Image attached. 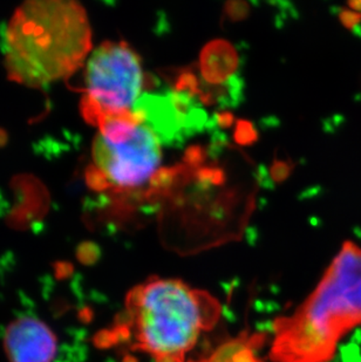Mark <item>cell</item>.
Listing matches in <instances>:
<instances>
[{
    "label": "cell",
    "mask_w": 361,
    "mask_h": 362,
    "mask_svg": "<svg viewBox=\"0 0 361 362\" xmlns=\"http://www.w3.org/2000/svg\"><path fill=\"white\" fill-rule=\"evenodd\" d=\"M219 315V301L207 291L178 279L153 277L128 292L126 311L110 331L115 345L130 341L132 349L154 362H185Z\"/></svg>",
    "instance_id": "1"
},
{
    "label": "cell",
    "mask_w": 361,
    "mask_h": 362,
    "mask_svg": "<svg viewBox=\"0 0 361 362\" xmlns=\"http://www.w3.org/2000/svg\"><path fill=\"white\" fill-rule=\"evenodd\" d=\"M361 326V247L345 243L314 292L276 319L270 359L327 362L348 332Z\"/></svg>",
    "instance_id": "2"
},
{
    "label": "cell",
    "mask_w": 361,
    "mask_h": 362,
    "mask_svg": "<svg viewBox=\"0 0 361 362\" xmlns=\"http://www.w3.org/2000/svg\"><path fill=\"white\" fill-rule=\"evenodd\" d=\"M91 49L86 12L74 1H31L16 11L5 33L11 79L41 87L71 76Z\"/></svg>",
    "instance_id": "3"
},
{
    "label": "cell",
    "mask_w": 361,
    "mask_h": 362,
    "mask_svg": "<svg viewBox=\"0 0 361 362\" xmlns=\"http://www.w3.org/2000/svg\"><path fill=\"white\" fill-rule=\"evenodd\" d=\"M93 161L100 190L125 194L144 188L160 168L161 141L137 110L107 117L98 123Z\"/></svg>",
    "instance_id": "4"
},
{
    "label": "cell",
    "mask_w": 361,
    "mask_h": 362,
    "mask_svg": "<svg viewBox=\"0 0 361 362\" xmlns=\"http://www.w3.org/2000/svg\"><path fill=\"white\" fill-rule=\"evenodd\" d=\"M81 113L87 122L133 110L144 87L140 57L126 42L106 41L93 52L86 67Z\"/></svg>",
    "instance_id": "5"
},
{
    "label": "cell",
    "mask_w": 361,
    "mask_h": 362,
    "mask_svg": "<svg viewBox=\"0 0 361 362\" xmlns=\"http://www.w3.org/2000/svg\"><path fill=\"white\" fill-rule=\"evenodd\" d=\"M57 346L55 333L35 318L14 320L4 335V347L10 362H52Z\"/></svg>",
    "instance_id": "6"
},
{
    "label": "cell",
    "mask_w": 361,
    "mask_h": 362,
    "mask_svg": "<svg viewBox=\"0 0 361 362\" xmlns=\"http://www.w3.org/2000/svg\"><path fill=\"white\" fill-rule=\"evenodd\" d=\"M201 76L209 85H228L239 67V57L235 48L227 41L215 40L201 53Z\"/></svg>",
    "instance_id": "7"
},
{
    "label": "cell",
    "mask_w": 361,
    "mask_h": 362,
    "mask_svg": "<svg viewBox=\"0 0 361 362\" xmlns=\"http://www.w3.org/2000/svg\"><path fill=\"white\" fill-rule=\"evenodd\" d=\"M264 340L265 337L263 334L243 332L237 338L219 346L207 359L196 362H264L256 354Z\"/></svg>",
    "instance_id": "8"
},
{
    "label": "cell",
    "mask_w": 361,
    "mask_h": 362,
    "mask_svg": "<svg viewBox=\"0 0 361 362\" xmlns=\"http://www.w3.org/2000/svg\"><path fill=\"white\" fill-rule=\"evenodd\" d=\"M78 259L82 264H92L98 259V247L92 243H85L79 246Z\"/></svg>",
    "instance_id": "9"
},
{
    "label": "cell",
    "mask_w": 361,
    "mask_h": 362,
    "mask_svg": "<svg viewBox=\"0 0 361 362\" xmlns=\"http://www.w3.org/2000/svg\"><path fill=\"white\" fill-rule=\"evenodd\" d=\"M73 269L69 264L66 263H60L57 265L55 267V272H57V277L60 278V279H64V278L69 277V274L72 272Z\"/></svg>",
    "instance_id": "10"
}]
</instances>
